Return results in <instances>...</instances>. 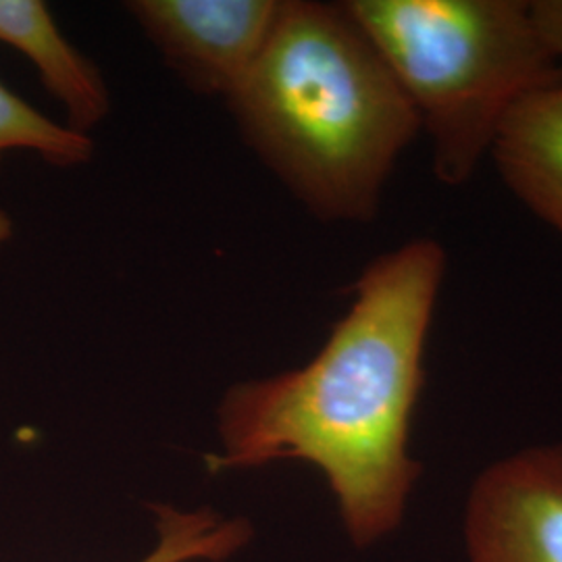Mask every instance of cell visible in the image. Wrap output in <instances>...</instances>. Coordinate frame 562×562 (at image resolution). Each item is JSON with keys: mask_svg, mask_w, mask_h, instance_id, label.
<instances>
[{"mask_svg": "<svg viewBox=\"0 0 562 562\" xmlns=\"http://www.w3.org/2000/svg\"><path fill=\"white\" fill-rule=\"evenodd\" d=\"M446 267V250L431 238L369 262L350 308L311 361L223 394L222 450L206 457V469L306 462L325 477L357 548L394 533L422 477L411 434Z\"/></svg>", "mask_w": 562, "mask_h": 562, "instance_id": "1", "label": "cell"}, {"mask_svg": "<svg viewBox=\"0 0 562 562\" xmlns=\"http://www.w3.org/2000/svg\"><path fill=\"white\" fill-rule=\"evenodd\" d=\"M244 142L323 223L375 222L417 111L344 2L280 0L227 99Z\"/></svg>", "mask_w": 562, "mask_h": 562, "instance_id": "2", "label": "cell"}, {"mask_svg": "<svg viewBox=\"0 0 562 562\" xmlns=\"http://www.w3.org/2000/svg\"><path fill=\"white\" fill-rule=\"evenodd\" d=\"M431 140L436 180H471L508 113L562 83L529 0H346Z\"/></svg>", "mask_w": 562, "mask_h": 562, "instance_id": "3", "label": "cell"}, {"mask_svg": "<svg viewBox=\"0 0 562 562\" xmlns=\"http://www.w3.org/2000/svg\"><path fill=\"white\" fill-rule=\"evenodd\" d=\"M462 538L467 562H562V442L487 464L471 483Z\"/></svg>", "mask_w": 562, "mask_h": 562, "instance_id": "4", "label": "cell"}, {"mask_svg": "<svg viewBox=\"0 0 562 562\" xmlns=\"http://www.w3.org/2000/svg\"><path fill=\"white\" fill-rule=\"evenodd\" d=\"M125 9L192 92L227 101L259 57L280 0H132Z\"/></svg>", "mask_w": 562, "mask_h": 562, "instance_id": "5", "label": "cell"}, {"mask_svg": "<svg viewBox=\"0 0 562 562\" xmlns=\"http://www.w3.org/2000/svg\"><path fill=\"white\" fill-rule=\"evenodd\" d=\"M0 44L34 65L42 86L59 102L67 127L90 136L111 113V94L99 67L63 36L42 0H0Z\"/></svg>", "mask_w": 562, "mask_h": 562, "instance_id": "6", "label": "cell"}, {"mask_svg": "<svg viewBox=\"0 0 562 562\" xmlns=\"http://www.w3.org/2000/svg\"><path fill=\"white\" fill-rule=\"evenodd\" d=\"M490 157L506 188L562 240V83L522 99Z\"/></svg>", "mask_w": 562, "mask_h": 562, "instance_id": "7", "label": "cell"}, {"mask_svg": "<svg viewBox=\"0 0 562 562\" xmlns=\"http://www.w3.org/2000/svg\"><path fill=\"white\" fill-rule=\"evenodd\" d=\"M157 542L138 562H225L252 538L250 522L211 508H155Z\"/></svg>", "mask_w": 562, "mask_h": 562, "instance_id": "8", "label": "cell"}, {"mask_svg": "<svg viewBox=\"0 0 562 562\" xmlns=\"http://www.w3.org/2000/svg\"><path fill=\"white\" fill-rule=\"evenodd\" d=\"M11 150H30L57 167L92 161L94 142L42 115L0 81V161Z\"/></svg>", "mask_w": 562, "mask_h": 562, "instance_id": "9", "label": "cell"}, {"mask_svg": "<svg viewBox=\"0 0 562 562\" xmlns=\"http://www.w3.org/2000/svg\"><path fill=\"white\" fill-rule=\"evenodd\" d=\"M529 13L546 48L562 67V0H529Z\"/></svg>", "mask_w": 562, "mask_h": 562, "instance_id": "10", "label": "cell"}, {"mask_svg": "<svg viewBox=\"0 0 562 562\" xmlns=\"http://www.w3.org/2000/svg\"><path fill=\"white\" fill-rule=\"evenodd\" d=\"M13 238V222L7 211L0 209V246Z\"/></svg>", "mask_w": 562, "mask_h": 562, "instance_id": "11", "label": "cell"}]
</instances>
